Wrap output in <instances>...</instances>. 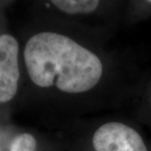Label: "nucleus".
Instances as JSON below:
<instances>
[{
    "mask_svg": "<svg viewBox=\"0 0 151 151\" xmlns=\"http://www.w3.org/2000/svg\"><path fill=\"white\" fill-rule=\"evenodd\" d=\"M24 58L32 81L40 87L81 93L93 88L103 74L101 60L66 35L40 32L27 42Z\"/></svg>",
    "mask_w": 151,
    "mask_h": 151,
    "instance_id": "obj_1",
    "label": "nucleus"
},
{
    "mask_svg": "<svg viewBox=\"0 0 151 151\" xmlns=\"http://www.w3.org/2000/svg\"><path fill=\"white\" fill-rule=\"evenodd\" d=\"M92 143L96 151H148L135 129L119 122H109L98 128Z\"/></svg>",
    "mask_w": 151,
    "mask_h": 151,
    "instance_id": "obj_2",
    "label": "nucleus"
},
{
    "mask_svg": "<svg viewBox=\"0 0 151 151\" xmlns=\"http://www.w3.org/2000/svg\"><path fill=\"white\" fill-rule=\"evenodd\" d=\"M19 43L10 35H0V103L16 95L20 70L18 64Z\"/></svg>",
    "mask_w": 151,
    "mask_h": 151,
    "instance_id": "obj_3",
    "label": "nucleus"
},
{
    "mask_svg": "<svg viewBox=\"0 0 151 151\" xmlns=\"http://www.w3.org/2000/svg\"><path fill=\"white\" fill-rule=\"evenodd\" d=\"M52 4L64 13L77 15L91 13L98 7L97 0H54Z\"/></svg>",
    "mask_w": 151,
    "mask_h": 151,
    "instance_id": "obj_4",
    "label": "nucleus"
},
{
    "mask_svg": "<svg viewBox=\"0 0 151 151\" xmlns=\"http://www.w3.org/2000/svg\"><path fill=\"white\" fill-rule=\"evenodd\" d=\"M37 140L29 134H22L15 137L10 151H35Z\"/></svg>",
    "mask_w": 151,
    "mask_h": 151,
    "instance_id": "obj_5",
    "label": "nucleus"
},
{
    "mask_svg": "<svg viewBox=\"0 0 151 151\" xmlns=\"http://www.w3.org/2000/svg\"><path fill=\"white\" fill-rule=\"evenodd\" d=\"M148 2H149V3H151V1H148Z\"/></svg>",
    "mask_w": 151,
    "mask_h": 151,
    "instance_id": "obj_6",
    "label": "nucleus"
}]
</instances>
